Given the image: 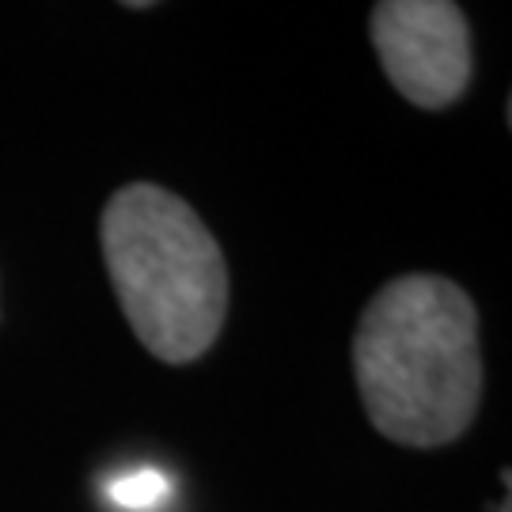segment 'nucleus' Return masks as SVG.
<instances>
[{
    "label": "nucleus",
    "mask_w": 512,
    "mask_h": 512,
    "mask_svg": "<svg viewBox=\"0 0 512 512\" xmlns=\"http://www.w3.org/2000/svg\"><path fill=\"white\" fill-rule=\"evenodd\" d=\"M353 372L368 421L387 440L406 448L459 440L482 403L475 300L437 274L387 281L357 323Z\"/></svg>",
    "instance_id": "1"
},
{
    "label": "nucleus",
    "mask_w": 512,
    "mask_h": 512,
    "mask_svg": "<svg viewBox=\"0 0 512 512\" xmlns=\"http://www.w3.org/2000/svg\"><path fill=\"white\" fill-rule=\"evenodd\" d=\"M372 42L395 92L421 110L452 107L471 84V27L452 0H384Z\"/></svg>",
    "instance_id": "3"
},
{
    "label": "nucleus",
    "mask_w": 512,
    "mask_h": 512,
    "mask_svg": "<svg viewBox=\"0 0 512 512\" xmlns=\"http://www.w3.org/2000/svg\"><path fill=\"white\" fill-rule=\"evenodd\" d=\"M497 512H509V505H501V509H497Z\"/></svg>",
    "instance_id": "5"
},
{
    "label": "nucleus",
    "mask_w": 512,
    "mask_h": 512,
    "mask_svg": "<svg viewBox=\"0 0 512 512\" xmlns=\"http://www.w3.org/2000/svg\"><path fill=\"white\" fill-rule=\"evenodd\" d=\"M167 494H171V482L156 467H137V471H126V475L107 482V497L118 509H129V512L156 509V505L167 501Z\"/></svg>",
    "instance_id": "4"
},
{
    "label": "nucleus",
    "mask_w": 512,
    "mask_h": 512,
    "mask_svg": "<svg viewBox=\"0 0 512 512\" xmlns=\"http://www.w3.org/2000/svg\"><path fill=\"white\" fill-rule=\"evenodd\" d=\"M99 243L141 346L167 365L205 357L228 315V266L205 220L164 186L129 183L103 209Z\"/></svg>",
    "instance_id": "2"
}]
</instances>
